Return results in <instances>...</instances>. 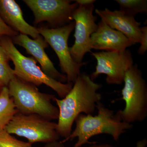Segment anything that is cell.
<instances>
[{
  "label": "cell",
  "mask_w": 147,
  "mask_h": 147,
  "mask_svg": "<svg viewBox=\"0 0 147 147\" xmlns=\"http://www.w3.org/2000/svg\"><path fill=\"white\" fill-rule=\"evenodd\" d=\"M123 83L121 99L125 102V107L116 115L127 123L143 121L147 117V85L137 64L126 71Z\"/></svg>",
  "instance_id": "5b68a950"
},
{
  "label": "cell",
  "mask_w": 147,
  "mask_h": 147,
  "mask_svg": "<svg viewBox=\"0 0 147 147\" xmlns=\"http://www.w3.org/2000/svg\"><path fill=\"white\" fill-rule=\"evenodd\" d=\"M9 60L8 55L0 43V62H8Z\"/></svg>",
  "instance_id": "44dd1931"
},
{
  "label": "cell",
  "mask_w": 147,
  "mask_h": 147,
  "mask_svg": "<svg viewBox=\"0 0 147 147\" xmlns=\"http://www.w3.org/2000/svg\"><path fill=\"white\" fill-rule=\"evenodd\" d=\"M88 147H115L108 144H93L92 146Z\"/></svg>",
  "instance_id": "d4e9b609"
},
{
  "label": "cell",
  "mask_w": 147,
  "mask_h": 147,
  "mask_svg": "<svg viewBox=\"0 0 147 147\" xmlns=\"http://www.w3.org/2000/svg\"><path fill=\"white\" fill-rule=\"evenodd\" d=\"M32 145L18 140L5 129L0 130V147H32Z\"/></svg>",
  "instance_id": "e0dca14e"
},
{
  "label": "cell",
  "mask_w": 147,
  "mask_h": 147,
  "mask_svg": "<svg viewBox=\"0 0 147 147\" xmlns=\"http://www.w3.org/2000/svg\"><path fill=\"white\" fill-rule=\"evenodd\" d=\"M94 3L86 5H79L74 11L72 19L75 22V42L73 46L69 47L71 57L75 62H83L84 56L91 52L90 38L96 32L98 24L97 19L93 14Z\"/></svg>",
  "instance_id": "ba28073f"
},
{
  "label": "cell",
  "mask_w": 147,
  "mask_h": 147,
  "mask_svg": "<svg viewBox=\"0 0 147 147\" xmlns=\"http://www.w3.org/2000/svg\"><path fill=\"white\" fill-rule=\"evenodd\" d=\"M17 113L8 88L3 87L0 92V130L5 129Z\"/></svg>",
  "instance_id": "9a60e30c"
},
{
  "label": "cell",
  "mask_w": 147,
  "mask_h": 147,
  "mask_svg": "<svg viewBox=\"0 0 147 147\" xmlns=\"http://www.w3.org/2000/svg\"><path fill=\"white\" fill-rule=\"evenodd\" d=\"M142 36H141V44L140 47L137 51L139 55H144L147 51V27L145 26L141 27Z\"/></svg>",
  "instance_id": "ffe728a7"
},
{
  "label": "cell",
  "mask_w": 147,
  "mask_h": 147,
  "mask_svg": "<svg viewBox=\"0 0 147 147\" xmlns=\"http://www.w3.org/2000/svg\"><path fill=\"white\" fill-rule=\"evenodd\" d=\"M0 43L13 62L16 77L36 86L44 84L51 88L61 98L71 90L73 83L64 84L48 76L37 65L34 59L22 55L8 36H1Z\"/></svg>",
  "instance_id": "277c9868"
},
{
  "label": "cell",
  "mask_w": 147,
  "mask_h": 147,
  "mask_svg": "<svg viewBox=\"0 0 147 147\" xmlns=\"http://www.w3.org/2000/svg\"><path fill=\"white\" fill-rule=\"evenodd\" d=\"M18 35V32L15 31L3 20L0 16V36H12L13 37Z\"/></svg>",
  "instance_id": "d6986e66"
},
{
  "label": "cell",
  "mask_w": 147,
  "mask_h": 147,
  "mask_svg": "<svg viewBox=\"0 0 147 147\" xmlns=\"http://www.w3.org/2000/svg\"><path fill=\"white\" fill-rule=\"evenodd\" d=\"M102 85L91 79L89 75L82 72L73 84L68 94L61 99L55 97L59 110L57 130L60 137L65 139L71 132L72 127L80 114L92 115L100 102L102 95L98 90Z\"/></svg>",
  "instance_id": "6da1fadb"
},
{
  "label": "cell",
  "mask_w": 147,
  "mask_h": 147,
  "mask_svg": "<svg viewBox=\"0 0 147 147\" xmlns=\"http://www.w3.org/2000/svg\"><path fill=\"white\" fill-rule=\"evenodd\" d=\"M134 44L121 32L110 28L102 20L98 24L96 30L91 36V49L123 52Z\"/></svg>",
  "instance_id": "7c38bea8"
},
{
  "label": "cell",
  "mask_w": 147,
  "mask_h": 147,
  "mask_svg": "<svg viewBox=\"0 0 147 147\" xmlns=\"http://www.w3.org/2000/svg\"><path fill=\"white\" fill-rule=\"evenodd\" d=\"M7 88L18 113L35 114L50 121L58 119L59 109L52 103L55 97L54 95L41 92L36 86L16 76Z\"/></svg>",
  "instance_id": "3957f363"
},
{
  "label": "cell",
  "mask_w": 147,
  "mask_h": 147,
  "mask_svg": "<svg viewBox=\"0 0 147 147\" xmlns=\"http://www.w3.org/2000/svg\"><path fill=\"white\" fill-rule=\"evenodd\" d=\"M44 147H65L63 143L61 142L55 141L50 143H47Z\"/></svg>",
  "instance_id": "7402d4cb"
},
{
  "label": "cell",
  "mask_w": 147,
  "mask_h": 147,
  "mask_svg": "<svg viewBox=\"0 0 147 147\" xmlns=\"http://www.w3.org/2000/svg\"><path fill=\"white\" fill-rule=\"evenodd\" d=\"M95 12L110 28L121 32L134 44L140 43L141 23L136 21L134 17L121 11H112L108 8L103 10L96 9Z\"/></svg>",
  "instance_id": "4fadbf2b"
},
{
  "label": "cell",
  "mask_w": 147,
  "mask_h": 147,
  "mask_svg": "<svg viewBox=\"0 0 147 147\" xmlns=\"http://www.w3.org/2000/svg\"><path fill=\"white\" fill-rule=\"evenodd\" d=\"M13 38L15 43L25 48L27 53L39 63L44 73L62 83L67 82L66 76L56 69L45 53V49L48 47V44L42 36L40 35L36 39H32L28 36L20 34Z\"/></svg>",
  "instance_id": "8fae6325"
},
{
  "label": "cell",
  "mask_w": 147,
  "mask_h": 147,
  "mask_svg": "<svg viewBox=\"0 0 147 147\" xmlns=\"http://www.w3.org/2000/svg\"><path fill=\"white\" fill-rule=\"evenodd\" d=\"M147 144V140L146 138L142 139L137 142L136 147H146Z\"/></svg>",
  "instance_id": "cb8c5ba5"
},
{
  "label": "cell",
  "mask_w": 147,
  "mask_h": 147,
  "mask_svg": "<svg viewBox=\"0 0 147 147\" xmlns=\"http://www.w3.org/2000/svg\"><path fill=\"white\" fill-rule=\"evenodd\" d=\"M96 59L95 70L90 77L94 81L100 74L106 75V83L109 85H121L123 83L126 71L134 65L130 50L123 52H101L92 53Z\"/></svg>",
  "instance_id": "9c48e42d"
},
{
  "label": "cell",
  "mask_w": 147,
  "mask_h": 147,
  "mask_svg": "<svg viewBox=\"0 0 147 147\" xmlns=\"http://www.w3.org/2000/svg\"><path fill=\"white\" fill-rule=\"evenodd\" d=\"M69 0H24L34 15L35 24L47 21L55 28L67 25L73 20L72 14L78 7Z\"/></svg>",
  "instance_id": "30bf717a"
},
{
  "label": "cell",
  "mask_w": 147,
  "mask_h": 147,
  "mask_svg": "<svg viewBox=\"0 0 147 147\" xmlns=\"http://www.w3.org/2000/svg\"><path fill=\"white\" fill-rule=\"evenodd\" d=\"M118 4L120 10L129 16L134 17L138 13L147 11V0H115Z\"/></svg>",
  "instance_id": "2e32d148"
},
{
  "label": "cell",
  "mask_w": 147,
  "mask_h": 147,
  "mask_svg": "<svg viewBox=\"0 0 147 147\" xmlns=\"http://www.w3.org/2000/svg\"><path fill=\"white\" fill-rule=\"evenodd\" d=\"M14 69L8 64V62H0V85L7 87L11 80L16 78Z\"/></svg>",
  "instance_id": "ac0fdd59"
},
{
  "label": "cell",
  "mask_w": 147,
  "mask_h": 147,
  "mask_svg": "<svg viewBox=\"0 0 147 147\" xmlns=\"http://www.w3.org/2000/svg\"><path fill=\"white\" fill-rule=\"evenodd\" d=\"M79 5H86L94 3L96 2L95 0H76L74 1Z\"/></svg>",
  "instance_id": "603a6c76"
},
{
  "label": "cell",
  "mask_w": 147,
  "mask_h": 147,
  "mask_svg": "<svg viewBox=\"0 0 147 147\" xmlns=\"http://www.w3.org/2000/svg\"><path fill=\"white\" fill-rule=\"evenodd\" d=\"M75 27V22H71L62 27L53 28H37L48 44L57 54L61 71L66 76L67 82L74 83L81 74L82 67L86 65V62L78 63L75 62L70 55L68 47L69 37Z\"/></svg>",
  "instance_id": "52a82bcc"
},
{
  "label": "cell",
  "mask_w": 147,
  "mask_h": 147,
  "mask_svg": "<svg viewBox=\"0 0 147 147\" xmlns=\"http://www.w3.org/2000/svg\"><path fill=\"white\" fill-rule=\"evenodd\" d=\"M3 87V86H1V85H0V92H1V89Z\"/></svg>",
  "instance_id": "484cf974"
},
{
  "label": "cell",
  "mask_w": 147,
  "mask_h": 147,
  "mask_svg": "<svg viewBox=\"0 0 147 147\" xmlns=\"http://www.w3.org/2000/svg\"><path fill=\"white\" fill-rule=\"evenodd\" d=\"M57 128V123L38 115L17 113L5 129L9 134L26 138L32 144L58 141L60 137Z\"/></svg>",
  "instance_id": "8992f818"
},
{
  "label": "cell",
  "mask_w": 147,
  "mask_h": 147,
  "mask_svg": "<svg viewBox=\"0 0 147 147\" xmlns=\"http://www.w3.org/2000/svg\"><path fill=\"white\" fill-rule=\"evenodd\" d=\"M0 14L3 20L15 31L36 39L40 35L37 28L24 19L21 7L13 0H0Z\"/></svg>",
  "instance_id": "5bb4252c"
},
{
  "label": "cell",
  "mask_w": 147,
  "mask_h": 147,
  "mask_svg": "<svg viewBox=\"0 0 147 147\" xmlns=\"http://www.w3.org/2000/svg\"><path fill=\"white\" fill-rule=\"evenodd\" d=\"M97 115H79L75 120L76 127L67 138L61 141L63 143L78 138V141L72 147H81L85 144H96L90 142L91 137L100 134H108L114 140L118 141L121 135L133 127L131 124L122 121L114 113L100 101L96 106Z\"/></svg>",
  "instance_id": "7a4b0ae2"
}]
</instances>
